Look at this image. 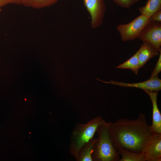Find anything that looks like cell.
I'll list each match as a JSON object with an SVG mask.
<instances>
[{"label":"cell","mask_w":161,"mask_h":161,"mask_svg":"<svg viewBox=\"0 0 161 161\" xmlns=\"http://www.w3.org/2000/svg\"><path fill=\"white\" fill-rule=\"evenodd\" d=\"M110 122L98 126L96 131L98 137L92 155L93 161H119L120 155L114 146L109 133Z\"/></svg>","instance_id":"3957f363"},{"label":"cell","mask_w":161,"mask_h":161,"mask_svg":"<svg viewBox=\"0 0 161 161\" xmlns=\"http://www.w3.org/2000/svg\"><path fill=\"white\" fill-rule=\"evenodd\" d=\"M59 0H21L24 6L34 9H40L52 6Z\"/></svg>","instance_id":"5bb4252c"},{"label":"cell","mask_w":161,"mask_h":161,"mask_svg":"<svg viewBox=\"0 0 161 161\" xmlns=\"http://www.w3.org/2000/svg\"><path fill=\"white\" fill-rule=\"evenodd\" d=\"M140 0H113L118 6L129 9L131 7Z\"/></svg>","instance_id":"2e32d148"},{"label":"cell","mask_w":161,"mask_h":161,"mask_svg":"<svg viewBox=\"0 0 161 161\" xmlns=\"http://www.w3.org/2000/svg\"><path fill=\"white\" fill-rule=\"evenodd\" d=\"M138 38L148 42L159 52L161 51V22H149L144 27Z\"/></svg>","instance_id":"5b68a950"},{"label":"cell","mask_w":161,"mask_h":161,"mask_svg":"<svg viewBox=\"0 0 161 161\" xmlns=\"http://www.w3.org/2000/svg\"><path fill=\"white\" fill-rule=\"evenodd\" d=\"M145 91L149 96L152 104V120L150 126L152 134H161V114L157 103L158 92Z\"/></svg>","instance_id":"9c48e42d"},{"label":"cell","mask_w":161,"mask_h":161,"mask_svg":"<svg viewBox=\"0 0 161 161\" xmlns=\"http://www.w3.org/2000/svg\"><path fill=\"white\" fill-rule=\"evenodd\" d=\"M149 19L147 16L141 14L128 23L118 25L117 29L122 40L125 42L138 38L144 27L149 22Z\"/></svg>","instance_id":"277c9868"},{"label":"cell","mask_w":161,"mask_h":161,"mask_svg":"<svg viewBox=\"0 0 161 161\" xmlns=\"http://www.w3.org/2000/svg\"><path fill=\"white\" fill-rule=\"evenodd\" d=\"M106 123L99 116L86 124L78 123L75 125L70 137L69 151L76 160L81 148L93 138L98 126Z\"/></svg>","instance_id":"7a4b0ae2"},{"label":"cell","mask_w":161,"mask_h":161,"mask_svg":"<svg viewBox=\"0 0 161 161\" xmlns=\"http://www.w3.org/2000/svg\"><path fill=\"white\" fill-rule=\"evenodd\" d=\"M161 71V51L160 52V55L158 61L155 67L151 73L150 78L158 76V75Z\"/></svg>","instance_id":"e0dca14e"},{"label":"cell","mask_w":161,"mask_h":161,"mask_svg":"<svg viewBox=\"0 0 161 161\" xmlns=\"http://www.w3.org/2000/svg\"><path fill=\"white\" fill-rule=\"evenodd\" d=\"M97 138H92L80 149L77 160L78 161H92V155L94 147Z\"/></svg>","instance_id":"7c38bea8"},{"label":"cell","mask_w":161,"mask_h":161,"mask_svg":"<svg viewBox=\"0 0 161 161\" xmlns=\"http://www.w3.org/2000/svg\"><path fill=\"white\" fill-rule=\"evenodd\" d=\"M138 50L128 60L116 67L115 68L122 69H130L136 75H137L140 68L138 58Z\"/></svg>","instance_id":"9a60e30c"},{"label":"cell","mask_w":161,"mask_h":161,"mask_svg":"<svg viewBox=\"0 0 161 161\" xmlns=\"http://www.w3.org/2000/svg\"><path fill=\"white\" fill-rule=\"evenodd\" d=\"M144 153L146 161H161V134L152 135L147 143Z\"/></svg>","instance_id":"ba28073f"},{"label":"cell","mask_w":161,"mask_h":161,"mask_svg":"<svg viewBox=\"0 0 161 161\" xmlns=\"http://www.w3.org/2000/svg\"><path fill=\"white\" fill-rule=\"evenodd\" d=\"M98 80L103 83L124 87H134L141 89L144 91L158 92L161 89V80L158 77H155L144 81L134 83H128L112 80L109 81Z\"/></svg>","instance_id":"52a82bcc"},{"label":"cell","mask_w":161,"mask_h":161,"mask_svg":"<svg viewBox=\"0 0 161 161\" xmlns=\"http://www.w3.org/2000/svg\"><path fill=\"white\" fill-rule=\"evenodd\" d=\"M1 7H0V13L1 12Z\"/></svg>","instance_id":"ffe728a7"},{"label":"cell","mask_w":161,"mask_h":161,"mask_svg":"<svg viewBox=\"0 0 161 161\" xmlns=\"http://www.w3.org/2000/svg\"><path fill=\"white\" fill-rule=\"evenodd\" d=\"M138 51V58L140 68L143 66L149 60L158 55L160 53L153 46L147 42H143Z\"/></svg>","instance_id":"30bf717a"},{"label":"cell","mask_w":161,"mask_h":161,"mask_svg":"<svg viewBox=\"0 0 161 161\" xmlns=\"http://www.w3.org/2000/svg\"><path fill=\"white\" fill-rule=\"evenodd\" d=\"M141 14L150 18L161 10V0H148L145 5L138 8Z\"/></svg>","instance_id":"8fae6325"},{"label":"cell","mask_w":161,"mask_h":161,"mask_svg":"<svg viewBox=\"0 0 161 161\" xmlns=\"http://www.w3.org/2000/svg\"><path fill=\"white\" fill-rule=\"evenodd\" d=\"M149 22H161V10L156 13L149 18Z\"/></svg>","instance_id":"d6986e66"},{"label":"cell","mask_w":161,"mask_h":161,"mask_svg":"<svg viewBox=\"0 0 161 161\" xmlns=\"http://www.w3.org/2000/svg\"><path fill=\"white\" fill-rule=\"evenodd\" d=\"M121 158L119 161H145L144 153H136L128 151L122 148H117Z\"/></svg>","instance_id":"4fadbf2b"},{"label":"cell","mask_w":161,"mask_h":161,"mask_svg":"<svg viewBox=\"0 0 161 161\" xmlns=\"http://www.w3.org/2000/svg\"><path fill=\"white\" fill-rule=\"evenodd\" d=\"M9 4L21 5V0H0V7H3Z\"/></svg>","instance_id":"ac0fdd59"},{"label":"cell","mask_w":161,"mask_h":161,"mask_svg":"<svg viewBox=\"0 0 161 161\" xmlns=\"http://www.w3.org/2000/svg\"><path fill=\"white\" fill-rule=\"evenodd\" d=\"M109 131L117 149L122 147L134 153H144L147 143L152 136L151 126L145 115L139 114L136 119H121L110 122Z\"/></svg>","instance_id":"6da1fadb"},{"label":"cell","mask_w":161,"mask_h":161,"mask_svg":"<svg viewBox=\"0 0 161 161\" xmlns=\"http://www.w3.org/2000/svg\"><path fill=\"white\" fill-rule=\"evenodd\" d=\"M84 5L91 17V26L97 28L102 24L106 11L104 0H83Z\"/></svg>","instance_id":"8992f818"}]
</instances>
